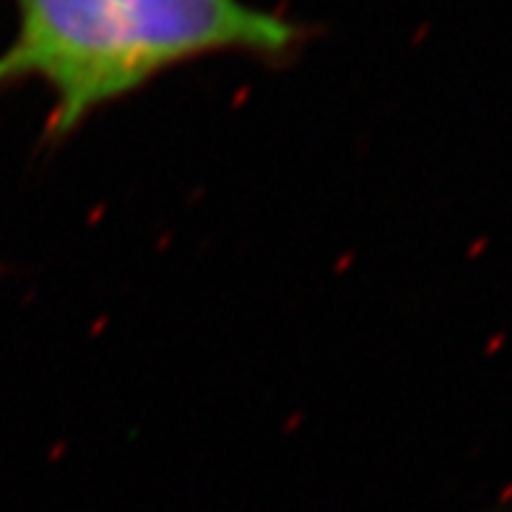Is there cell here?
Instances as JSON below:
<instances>
[{
	"mask_svg": "<svg viewBox=\"0 0 512 512\" xmlns=\"http://www.w3.org/2000/svg\"><path fill=\"white\" fill-rule=\"evenodd\" d=\"M0 91L39 81L52 94L47 143H65L102 107L214 55L281 65L310 29L245 0H13Z\"/></svg>",
	"mask_w": 512,
	"mask_h": 512,
	"instance_id": "1",
	"label": "cell"
}]
</instances>
